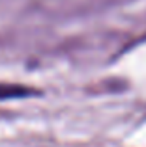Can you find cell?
<instances>
[{"label": "cell", "mask_w": 146, "mask_h": 147, "mask_svg": "<svg viewBox=\"0 0 146 147\" xmlns=\"http://www.w3.org/2000/svg\"><path fill=\"white\" fill-rule=\"evenodd\" d=\"M32 93V90L17 84H0V99H15V97H26Z\"/></svg>", "instance_id": "obj_1"}]
</instances>
